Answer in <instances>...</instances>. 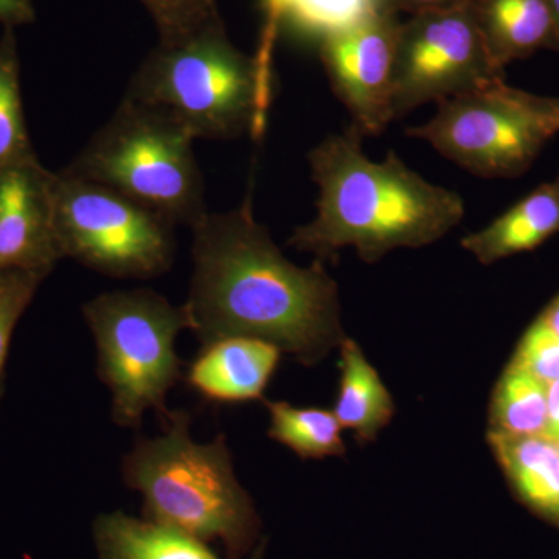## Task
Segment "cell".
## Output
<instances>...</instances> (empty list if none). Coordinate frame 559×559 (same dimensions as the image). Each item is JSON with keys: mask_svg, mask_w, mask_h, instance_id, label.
<instances>
[{"mask_svg": "<svg viewBox=\"0 0 559 559\" xmlns=\"http://www.w3.org/2000/svg\"><path fill=\"white\" fill-rule=\"evenodd\" d=\"M193 230V277L183 304L202 345L257 337L304 366H316L345 340L337 283L323 261L300 267L255 219L250 194L240 207L207 212Z\"/></svg>", "mask_w": 559, "mask_h": 559, "instance_id": "cell-1", "label": "cell"}, {"mask_svg": "<svg viewBox=\"0 0 559 559\" xmlns=\"http://www.w3.org/2000/svg\"><path fill=\"white\" fill-rule=\"evenodd\" d=\"M308 164L319 189L318 213L293 231L288 245L323 263L345 248L366 263L395 249L425 248L465 216L459 193L421 178L399 154L389 151L381 162L367 157L353 127L322 140Z\"/></svg>", "mask_w": 559, "mask_h": 559, "instance_id": "cell-2", "label": "cell"}, {"mask_svg": "<svg viewBox=\"0 0 559 559\" xmlns=\"http://www.w3.org/2000/svg\"><path fill=\"white\" fill-rule=\"evenodd\" d=\"M162 436L139 437L121 462L124 484L143 498V520L212 543L229 559H245L260 546L261 518L235 476L226 437L197 443L191 417L170 411Z\"/></svg>", "mask_w": 559, "mask_h": 559, "instance_id": "cell-3", "label": "cell"}, {"mask_svg": "<svg viewBox=\"0 0 559 559\" xmlns=\"http://www.w3.org/2000/svg\"><path fill=\"white\" fill-rule=\"evenodd\" d=\"M127 97L167 110L197 139H260L272 103V55L242 53L216 25L157 44Z\"/></svg>", "mask_w": 559, "mask_h": 559, "instance_id": "cell-4", "label": "cell"}, {"mask_svg": "<svg viewBox=\"0 0 559 559\" xmlns=\"http://www.w3.org/2000/svg\"><path fill=\"white\" fill-rule=\"evenodd\" d=\"M194 140L167 110L124 95L108 123L62 170L191 229L209 212Z\"/></svg>", "mask_w": 559, "mask_h": 559, "instance_id": "cell-5", "label": "cell"}, {"mask_svg": "<svg viewBox=\"0 0 559 559\" xmlns=\"http://www.w3.org/2000/svg\"><path fill=\"white\" fill-rule=\"evenodd\" d=\"M83 314L97 345L98 378L112 396L114 423L140 428L148 411L164 418L168 392L182 378L176 340L190 326L183 305L151 289L112 290L87 301Z\"/></svg>", "mask_w": 559, "mask_h": 559, "instance_id": "cell-6", "label": "cell"}, {"mask_svg": "<svg viewBox=\"0 0 559 559\" xmlns=\"http://www.w3.org/2000/svg\"><path fill=\"white\" fill-rule=\"evenodd\" d=\"M437 106L436 116L407 135L480 178L524 175L559 132V98L516 90L503 76Z\"/></svg>", "mask_w": 559, "mask_h": 559, "instance_id": "cell-7", "label": "cell"}, {"mask_svg": "<svg viewBox=\"0 0 559 559\" xmlns=\"http://www.w3.org/2000/svg\"><path fill=\"white\" fill-rule=\"evenodd\" d=\"M53 227L62 260L112 278L159 277L175 263L170 221L119 191L53 173Z\"/></svg>", "mask_w": 559, "mask_h": 559, "instance_id": "cell-8", "label": "cell"}, {"mask_svg": "<svg viewBox=\"0 0 559 559\" xmlns=\"http://www.w3.org/2000/svg\"><path fill=\"white\" fill-rule=\"evenodd\" d=\"M503 76L489 58L468 3L401 22L393 72L395 119Z\"/></svg>", "mask_w": 559, "mask_h": 559, "instance_id": "cell-9", "label": "cell"}, {"mask_svg": "<svg viewBox=\"0 0 559 559\" xmlns=\"http://www.w3.org/2000/svg\"><path fill=\"white\" fill-rule=\"evenodd\" d=\"M399 17L384 10L330 33L320 40V58L334 94L360 135H378L395 120V72Z\"/></svg>", "mask_w": 559, "mask_h": 559, "instance_id": "cell-10", "label": "cell"}, {"mask_svg": "<svg viewBox=\"0 0 559 559\" xmlns=\"http://www.w3.org/2000/svg\"><path fill=\"white\" fill-rule=\"evenodd\" d=\"M53 227V173L38 156L0 170V272L47 275L61 261Z\"/></svg>", "mask_w": 559, "mask_h": 559, "instance_id": "cell-11", "label": "cell"}, {"mask_svg": "<svg viewBox=\"0 0 559 559\" xmlns=\"http://www.w3.org/2000/svg\"><path fill=\"white\" fill-rule=\"evenodd\" d=\"M282 349L257 337L234 336L202 345L187 369L186 381L210 403L263 400L277 370Z\"/></svg>", "mask_w": 559, "mask_h": 559, "instance_id": "cell-12", "label": "cell"}, {"mask_svg": "<svg viewBox=\"0 0 559 559\" xmlns=\"http://www.w3.org/2000/svg\"><path fill=\"white\" fill-rule=\"evenodd\" d=\"M468 7L500 70L540 49L558 50L549 0H469Z\"/></svg>", "mask_w": 559, "mask_h": 559, "instance_id": "cell-13", "label": "cell"}, {"mask_svg": "<svg viewBox=\"0 0 559 559\" xmlns=\"http://www.w3.org/2000/svg\"><path fill=\"white\" fill-rule=\"evenodd\" d=\"M559 234V175L522 198L487 227L463 238L462 248L481 264L538 249Z\"/></svg>", "mask_w": 559, "mask_h": 559, "instance_id": "cell-14", "label": "cell"}, {"mask_svg": "<svg viewBox=\"0 0 559 559\" xmlns=\"http://www.w3.org/2000/svg\"><path fill=\"white\" fill-rule=\"evenodd\" d=\"M488 443L514 496L540 520L559 527V450L547 436L488 432Z\"/></svg>", "mask_w": 559, "mask_h": 559, "instance_id": "cell-15", "label": "cell"}, {"mask_svg": "<svg viewBox=\"0 0 559 559\" xmlns=\"http://www.w3.org/2000/svg\"><path fill=\"white\" fill-rule=\"evenodd\" d=\"M98 559H223L209 543L179 530L114 511L92 525ZM261 543L249 559H263Z\"/></svg>", "mask_w": 559, "mask_h": 559, "instance_id": "cell-16", "label": "cell"}, {"mask_svg": "<svg viewBox=\"0 0 559 559\" xmlns=\"http://www.w3.org/2000/svg\"><path fill=\"white\" fill-rule=\"evenodd\" d=\"M341 384L334 415L359 443L377 439L395 415L392 395L355 341L341 344Z\"/></svg>", "mask_w": 559, "mask_h": 559, "instance_id": "cell-17", "label": "cell"}, {"mask_svg": "<svg viewBox=\"0 0 559 559\" xmlns=\"http://www.w3.org/2000/svg\"><path fill=\"white\" fill-rule=\"evenodd\" d=\"M547 385L509 364L489 404L488 432L511 437L547 436Z\"/></svg>", "mask_w": 559, "mask_h": 559, "instance_id": "cell-18", "label": "cell"}, {"mask_svg": "<svg viewBox=\"0 0 559 559\" xmlns=\"http://www.w3.org/2000/svg\"><path fill=\"white\" fill-rule=\"evenodd\" d=\"M266 407L271 415L267 436L300 459L342 457L347 452L334 412L297 407L286 401H266Z\"/></svg>", "mask_w": 559, "mask_h": 559, "instance_id": "cell-19", "label": "cell"}, {"mask_svg": "<svg viewBox=\"0 0 559 559\" xmlns=\"http://www.w3.org/2000/svg\"><path fill=\"white\" fill-rule=\"evenodd\" d=\"M35 156L22 102L16 28L3 27L0 35V170Z\"/></svg>", "mask_w": 559, "mask_h": 559, "instance_id": "cell-20", "label": "cell"}, {"mask_svg": "<svg viewBox=\"0 0 559 559\" xmlns=\"http://www.w3.org/2000/svg\"><path fill=\"white\" fill-rule=\"evenodd\" d=\"M384 10L385 0H285L283 17L322 38Z\"/></svg>", "mask_w": 559, "mask_h": 559, "instance_id": "cell-21", "label": "cell"}, {"mask_svg": "<svg viewBox=\"0 0 559 559\" xmlns=\"http://www.w3.org/2000/svg\"><path fill=\"white\" fill-rule=\"evenodd\" d=\"M159 33V43H176L224 24L218 0H140Z\"/></svg>", "mask_w": 559, "mask_h": 559, "instance_id": "cell-22", "label": "cell"}, {"mask_svg": "<svg viewBox=\"0 0 559 559\" xmlns=\"http://www.w3.org/2000/svg\"><path fill=\"white\" fill-rule=\"evenodd\" d=\"M46 277L32 272H0V401L5 389V369L14 329Z\"/></svg>", "mask_w": 559, "mask_h": 559, "instance_id": "cell-23", "label": "cell"}, {"mask_svg": "<svg viewBox=\"0 0 559 559\" xmlns=\"http://www.w3.org/2000/svg\"><path fill=\"white\" fill-rule=\"evenodd\" d=\"M510 362L549 385L559 380V340L543 320L536 319L521 337Z\"/></svg>", "mask_w": 559, "mask_h": 559, "instance_id": "cell-24", "label": "cell"}, {"mask_svg": "<svg viewBox=\"0 0 559 559\" xmlns=\"http://www.w3.org/2000/svg\"><path fill=\"white\" fill-rule=\"evenodd\" d=\"M36 20L33 0H0V25L2 27H20L32 24Z\"/></svg>", "mask_w": 559, "mask_h": 559, "instance_id": "cell-25", "label": "cell"}, {"mask_svg": "<svg viewBox=\"0 0 559 559\" xmlns=\"http://www.w3.org/2000/svg\"><path fill=\"white\" fill-rule=\"evenodd\" d=\"M468 2L469 0H385V5L393 13L406 11L412 16L423 11L452 9Z\"/></svg>", "mask_w": 559, "mask_h": 559, "instance_id": "cell-26", "label": "cell"}, {"mask_svg": "<svg viewBox=\"0 0 559 559\" xmlns=\"http://www.w3.org/2000/svg\"><path fill=\"white\" fill-rule=\"evenodd\" d=\"M547 411H549V428L547 437L559 439V380L547 385Z\"/></svg>", "mask_w": 559, "mask_h": 559, "instance_id": "cell-27", "label": "cell"}, {"mask_svg": "<svg viewBox=\"0 0 559 559\" xmlns=\"http://www.w3.org/2000/svg\"><path fill=\"white\" fill-rule=\"evenodd\" d=\"M266 7L267 22L264 32L266 35L277 36L280 21L283 20V5L285 0H263Z\"/></svg>", "mask_w": 559, "mask_h": 559, "instance_id": "cell-28", "label": "cell"}, {"mask_svg": "<svg viewBox=\"0 0 559 559\" xmlns=\"http://www.w3.org/2000/svg\"><path fill=\"white\" fill-rule=\"evenodd\" d=\"M539 320L546 323L547 329L555 334L559 340V294L555 299L544 308V311L538 316Z\"/></svg>", "mask_w": 559, "mask_h": 559, "instance_id": "cell-29", "label": "cell"}, {"mask_svg": "<svg viewBox=\"0 0 559 559\" xmlns=\"http://www.w3.org/2000/svg\"><path fill=\"white\" fill-rule=\"evenodd\" d=\"M551 17H554L555 33H557V43L559 50V0H549Z\"/></svg>", "mask_w": 559, "mask_h": 559, "instance_id": "cell-30", "label": "cell"}, {"mask_svg": "<svg viewBox=\"0 0 559 559\" xmlns=\"http://www.w3.org/2000/svg\"><path fill=\"white\" fill-rule=\"evenodd\" d=\"M555 441H557V447H558V450H559V439H557Z\"/></svg>", "mask_w": 559, "mask_h": 559, "instance_id": "cell-31", "label": "cell"}]
</instances>
